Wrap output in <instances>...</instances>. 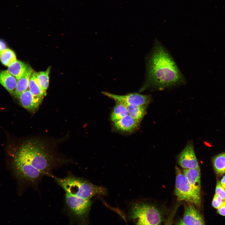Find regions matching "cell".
Returning <instances> with one entry per match:
<instances>
[{"label":"cell","mask_w":225,"mask_h":225,"mask_svg":"<svg viewBox=\"0 0 225 225\" xmlns=\"http://www.w3.org/2000/svg\"><path fill=\"white\" fill-rule=\"evenodd\" d=\"M13 165L18 176L34 183L43 175H50L53 162L42 143L31 141L20 148L15 155Z\"/></svg>","instance_id":"cell-2"},{"label":"cell","mask_w":225,"mask_h":225,"mask_svg":"<svg viewBox=\"0 0 225 225\" xmlns=\"http://www.w3.org/2000/svg\"><path fill=\"white\" fill-rule=\"evenodd\" d=\"M17 60L15 53L11 49L6 48L0 52V61L3 65L8 67Z\"/></svg>","instance_id":"cell-20"},{"label":"cell","mask_w":225,"mask_h":225,"mask_svg":"<svg viewBox=\"0 0 225 225\" xmlns=\"http://www.w3.org/2000/svg\"><path fill=\"white\" fill-rule=\"evenodd\" d=\"M129 217L137 225H160L164 220L163 212L160 208L146 202L133 204Z\"/></svg>","instance_id":"cell-4"},{"label":"cell","mask_w":225,"mask_h":225,"mask_svg":"<svg viewBox=\"0 0 225 225\" xmlns=\"http://www.w3.org/2000/svg\"><path fill=\"white\" fill-rule=\"evenodd\" d=\"M56 182L65 193L86 199H89L96 194H105L106 190L104 188L92 184L82 178L72 175L63 178L53 177Z\"/></svg>","instance_id":"cell-3"},{"label":"cell","mask_w":225,"mask_h":225,"mask_svg":"<svg viewBox=\"0 0 225 225\" xmlns=\"http://www.w3.org/2000/svg\"><path fill=\"white\" fill-rule=\"evenodd\" d=\"M66 204L70 213L76 218L83 220L90 209L92 202L86 199L65 193Z\"/></svg>","instance_id":"cell-6"},{"label":"cell","mask_w":225,"mask_h":225,"mask_svg":"<svg viewBox=\"0 0 225 225\" xmlns=\"http://www.w3.org/2000/svg\"><path fill=\"white\" fill-rule=\"evenodd\" d=\"M128 114L126 105L117 102L111 115V119L114 122Z\"/></svg>","instance_id":"cell-18"},{"label":"cell","mask_w":225,"mask_h":225,"mask_svg":"<svg viewBox=\"0 0 225 225\" xmlns=\"http://www.w3.org/2000/svg\"><path fill=\"white\" fill-rule=\"evenodd\" d=\"M175 169L176 182L174 193L177 199L199 206L201 203L200 195L193 188L180 169L177 167Z\"/></svg>","instance_id":"cell-5"},{"label":"cell","mask_w":225,"mask_h":225,"mask_svg":"<svg viewBox=\"0 0 225 225\" xmlns=\"http://www.w3.org/2000/svg\"><path fill=\"white\" fill-rule=\"evenodd\" d=\"M102 92L105 96L116 102H122L126 104L147 105L151 100L150 95H143L138 93H132L121 95L106 92Z\"/></svg>","instance_id":"cell-7"},{"label":"cell","mask_w":225,"mask_h":225,"mask_svg":"<svg viewBox=\"0 0 225 225\" xmlns=\"http://www.w3.org/2000/svg\"><path fill=\"white\" fill-rule=\"evenodd\" d=\"M29 66L22 61L17 60L8 67V70L17 80L23 75Z\"/></svg>","instance_id":"cell-17"},{"label":"cell","mask_w":225,"mask_h":225,"mask_svg":"<svg viewBox=\"0 0 225 225\" xmlns=\"http://www.w3.org/2000/svg\"><path fill=\"white\" fill-rule=\"evenodd\" d=\"M37 72H33L30 78L29 90L35 97L42 99L45 92L41 88L37 80Z\"/></svg>","instance_id":"cell-16"},{"label":"cell","mask_w":225,"mask_h":225,"mask_svg":"<svg viewBox=\"0 0 225 225\" xmlns=\"http://www.w3.org/2000/svg\"><path fill=\"white\" fill-rule=\"evenodd\" d=\"M222 186L225 189V176H224L220 182Z\"/></svg>","instance_id":"cell-26"},{"label":"cell","mask_w":225,"mask_h":225,"mask_svg":"<svg viewBox=\"0 0 225 225\" xmlns=\"http://www.w3.org/2000/svg\"><path fill=\"white\" fill-rule=\"evenodd\" d=\"M18 98L23 108L31 112L37 109L42 100L34 96L28 89L22 93Z\"/></svg>","instance_id":"cell-10"},{"label":"cell","mask_w":225,"mask_h":225,"mask_svg":"<svg viewBox=\"0 0 225 225\" xmlns=\"http://www.w3.org/2000/svg\"><path fill=\"white\" fill-rule=\"evenodd\" d=\"M182 172L186 177L194 190L197 193L200 195V170L194 168L184 169Z\"/></svg>","instance_id":"cell-12"},{"label":"cell","mask_w":225,"mask_h":225,"mask_svg":"<svg viewBox=\"0 0 225 225\" xmlns=\"http://www.w3.org/2000/svg\"><path fill=\"white\" fill-rule=\"evenodd\" d=\"M213 164L216 172L222 175L225 173V152L215 156L213 159Z\"/></svg>","instance_id":"cell-19"},{"label":"cell","mask_w":225,"mask_h":225,"mask_svg":"<svg viewBox=\"0 0 225 225\" xmlns=\"http://www.w3.org/2000/svg\"><path fill=\"white\" fill-rule=\"evenodd\" d=\"M182 217L176 223L177 225H205L202 215L193 205L188 203L184 206Z\"/></svg>","instance_id":"cell-9"},{"label":"cell","mask_w":225,"mask_h":225,"mask_svg":"<svg viewBox=\"0 0 225 225\" xmlns=\"http://www.w3.org/2000/svg\"><path fill=\"white\" fill-rule=\"evenodd\" d=\"M224 201L221 197L215 194L212 202V206L214 208L218 209L221 206Z\"/></svg>","instance_id":"cell-23"},{"label":"cell","mask_w":225,"mask_h":225,"mask_svg":"<svg viewBox=\"0 0 225 225\" xmlns=\"http://www.w3.org/2000/svg\"><path fill=\"white\" fill-rule=\"evenodd\" d=\"M17 80L8 70L0 71V83L11 94L14 92Z\"/></svg>","instance_id":"cell-13"},{"label":"cell","mask_w":225,"mask_h":225,"mask_svg":"<svg viewBox=\"0 0 225 225\" xmlns=\"http://www.w3.org/2000/svg\"><path fill=\"white\" fill-rule=\"evenodd\" d=\"M218 212L220 215L225 216V207L224 205H222L218 209Z\"/></svg>","instance_id":"cell-24"},{"label":"cell","mask_w":225,"mask_h":225,"mask_svg":"<svg viewBox=\"0 0 225 225\" xmlns=\"http://www.w3.org/2000/svg\"><path fill=\"white\" fill-rule=\"evenodd\" d=\"M33 72L32 68L29 66L23 75L17 80L16 88L13 93L16 98L18 97L28 88L31 76Z\"/></svg>","instance_id":"cell-14"},{"label":"cell","mask_w":225,"mask_h":225,"mask_svg":"<svg viewBox=\"0 0 225 225\" xmlns=\"http://www.w3.org/2000/svg\"><path fill=\"white\" fill-rule=\"evenodd\" d=\"M126 105L128 114L140 123L146 113L147 105Z\"/></svg>","instance_id":"cell-15"},{"label":"cell","mask_w":225,"mask_h":225,"mask_svg":"<svg viewBox=\"0 0 225 225\" xmlns=\"http://www.w3.org/2000/svg\"><path fill=\"white\" fill-rule=\"evenodd\" d=\"M114 122V126L116 129L125 132H131L135 130L139 123L128 114Z\"/></svg>","instance_id":"cell-11"},{"label":"cell","mask_w":225,"mask_h":225,"mask_svg":"<svg viewBox=\"0 0 225 225\" xmlns=\"http://www.w3.org/2000/svg\"><path fill=\"white\" fill-rule=\"evenodd\" d=\"M6 45L5 42L0 39V52L6 49Z\"/></svg>","instance_id":"cell-25"},{"label":"cell","mask_w":225,"mask_h":225,"mask_svg":"<svg viewBox=\"0 0 225 225\" xmlns=\"http://www.w3.org/2000/svg\"><path fill=\"white\" fill-rule=\"evenodd\" d=\"M178 164L184 169H196L200 170L192 143L190 142L179 154L178 158Z\"/></svg>","instance_id":"cell-8"},{"label":"cell","mask_w":225,"mask_h":225,"mask_svg":"<svg viewBox=\"0 0 225 225\" xmlns=\"http://www.w3.org/2000/svg\"><path fill=\"white\" fill-rule=\"evenodd\" d=\"M50 69V68L48 67L45 71L37 73L38 82L42 90L45 93L49 86Z\"/></svg>","instance_id":"cell-21"},{"label":"cell","mask_w":225,"mask_h":225,"mask_svg":"<svg viewBox=\"0 0 225 225\" xmlns=\"http://www.w3.org/2000/svg\"><path fill=\"white\" fill-rule=\"evenodd\" d=\"M185 78L167 50L156 41L147 62L145 82L140 89L162 90L185 84Z\"/></svg>","instance_id":"cell-1"},{"label":"cell","mask_w":225,"mask_h":225,"mask_svg":"<svg viewBox=\"0 0 225 225\" xmlns=\"http://www.w3.org/2000/svg\"><path fill=\"white\" fill-rule=\"evenodd\" d=\"M215 192L216 194L221 197L224 200H225V189L222 186L220 182L218 181L217 182Z\"/></svg>","instance_id":"cell-22"},{"label":"cell","mask_w":225,"mask_h":225,"mask_svg":"<svg viewBox=\"0 0 225 225\" xmlns=\"http://www.w3.org/2000/svg\"><path fill=\"white\" fill-rule=\"evenodd\" d=\"M222 205H224L225 207V200L224 201Z\"/></svg>","instance_id":"cell-27"}]
</instances>
